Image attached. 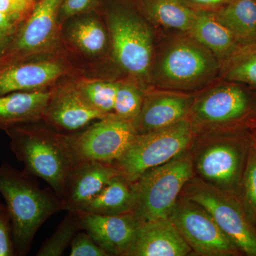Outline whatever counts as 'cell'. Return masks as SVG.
I'll list each match as a JSON object with an SVG mask.
<instances>
[{
    "label": "cell",
    "mask_w": 256,
    "mask_h": 256,
    "mask_svg": "<svg viewBox=\"0 0 256 256\" xmlns=\"http://www.w3.org/2000/svg\"><path fill=\"white\" fill-rule=\"evenodd\" d=\"M220 60L188 33L160 32L148 86L195 95L220 80Z\"/></svg>",
    "instance_id": "6da1fadb"
},
{
    "label": "cell",
    "mask_w": 256,
    "mask_h": 256,
    "mask_svg": "<svg viewBox=\"0 0 256 256\" xmlns=\"http://www.w3.org/2000/svg\"><path fill=\"white\" fill-rule=\"evenodd\" d=\"M0 193L6 202L16 256L30 252L36 232L50 217L64 210V202L52 188H42L35 176L0 165Z\"/></svg>",
    "instance_id": "7a4b0ae2"
},
{
    "label": "cell",
    "mask_w": 256,
    "mask_h": 256,
    "mask_svg": "<svg viewBox=\"0 0 256 256\" xmlns=\"http://www.w3.org/2000/svg\"><path fill=\"white\" fill-rule=\"evenodd\" d=\"M106 18L116 64L146 90L160 32L146 18L137 0H108Z\"/></svg>",
    "instance_id": "3957f363"
},
{
    "label": "cell",
    "mask_w": 256,
    "mask_h": 256,
    "mask_svg": "<svg viewBox=\"0 0 256 256\" xmlns=\"http://www.w3.org/2000/svg\"><path fill=\"white\" fill-rule=\"evenodd\" d=\"M6 131L12 152L24 164L25 171L46 182L62 200L74 168L62 134L45 128L18 126Z\"/></svg>",
    "instance_id": "277c9868"
},
{
    "label": "cell",
    "mask_w": 256,
    "mask_h": 256,
    "mask_svg": "<svg viewBox=\"0 0 256 256\" xmlns=\"http://www.w3.org/2000/svg\"><path fill=\"white\" fill-rule=\"evenodd\" d=\"M256 110V89L220 79L195 94L188 118L194 134L246 128Z\"/></svg>",
    "instance_id": "5b68a950"
},
{
    "label": "cell",
    "mask_w": 256,
    "mask_h": 256,
    "mask_svg": "<svg viewBox=\"0 0 256 256\" xmlns=\"http://www.w3.org/2000/svg\"><path fill=\"white\" fill-rule=\"evenodd\" d=\"M194 168L192 156L185 150L143 173L134 182L132 213L142 223L169 218L184 188L193 178Z\"/></svg>",
    "instance_id": "8992f818"
},
{
    "label": "cell",
    "mask_w": 256,
    "mask_h": 256,
    "mask_svg": "<svg viewBox=\"0 0 256 256\" xmlns=\"http://www.w3.org/2000/svg\"><path fill=\"white\" fill-rule=\"evenodd\" d=\"M194 136L188 118L169 127L136 134L114 164L121 174L134 182L148 170L164 164L186 150Z\"/></svg>",
    "instance_id": "52a82bcc"
},
{
    "label": "cell",
    "mask_w": 256,
    "mask_h": 256,
    "mask_svg": "<svg viewBox=\"0 0 256 256\" xmlns=\"http://www.w3.org/2000/svg\"><path fill=\"white\" fill-rule=\"evenodd\" d=\"M183 190L184 196L203 207L240 252L256 256V234L234 194L193 178Z\"/></svg>",
    "instance_id": "ba28073f"
},
{
    "label": "cell",
    "mask_w": 256,
    "mask_h": 256,
    "mask_svg": "<svg viewBox=\"0 0 256 256\" xmlns=\"http://www.w3.org/2000/svg\"><path fill=\"white\" fill-rule=\"evenodd\" d=\"M136 133L132 121L108 116L78 134H62L74 166L86 162L114 164Z\"/></svg>",
    "instance_id": "9c48e42d"
},
{
    "label": "cell",
    "mask_w": 256,
    "mask_h": 256,
    "mask_svg": "<svg viewBox=\"0 0 256 256\" xmlns=\"http://www.w3.org/2000/svg\"><path fill=\"white\" fill-rule=\"evenodd\" d=\"M237 129L198 133L203 146L198 148L194 159L192 158L194 168L202 180L232 194L238 185L242 162V150L234 137Z\"/></svg>",
    "instance_id": "30bf717a"
},
{
    "label": "cell",
    "mask_w": 256,
    "mask_h": 256,
    "mask_svg": "<svg viewBox=\"0 0 256 256\" xmlns=\"http://www.w3.org/2000/svg\"><path fill=\"white\" fill-rule=\"evenodd\" d=\"M169 218L198 255H238L240 250L203 207L184 196L178 198Z\"/></svg>",
    "instance_id": "8fae6325"
},
{
    "label": "cell",
    "mask_w": 256,
    "mask_h": 256,
    "mask_svg": "<svg viewBox=\"0 0 256 256\" xmlns=\"http://www.w3.org/2000/svg\"><path fill=\"white\" fill-rule=\"evenodd\" d=\"M76 212L82 230L86 232L108 256L129 255L142 224L132 212L116 216Z\"/></svg>",
    "instance_id": "7c38bea8"
},
{
    "label": "cell",
    "mask_w": 256,
    "mask_h": 256,
    "mask_svg": "<svg viewBox=\"0 0 256 256\" xmlns=\"http://www.w3.org/2000/svg\"><path fill=\"white\" fill-rule=\"evenodd\" d=\"M194 96L152 88L146 89L141 110L132 120L136 133L158 130L186 118Z\"/></svg>",
    "instance_id": "4fadbf2b"
},
{
    "label": "cell",
    "mask_w": 256,
    "mask_h": 256,
    "mask_svg": "<svg viewBox=\"0 0 256 256\" xmlns=\"http://www.w3.org/2000/svg\"><path fill=\"white\" fill-rule=\"evenodd\" d=\"M122 174L114 164L86 162L74 166L69 173L63 201L64 210H82L117 175Z\"/></svg>",
    "instance_id": "5bb4252c"
},
{
    "label": "cell",
    "mask_w": 256,
    "mask_h": 256,
    "mask_svg": "<svg viewBox=\"0 0 256 256\" xmlns=\"http://www.w3.org/2000/svg\"><path fill=\"white\" fill-rule=\"evenodd\" d=\"M106 117L86 100L79 89L74 88L52 94L43 116L52 126L66 132L79 130Z\"/></svg>",
    "instance_id": "9a60e30c"
},
{
    "label": "cell",
    "mask_w": 256,
    "mask_h": 256,
    "mask_svg": "<svg viewBox=\"0 0 256 256\" xmlns=\"http://www.w3.org/2000/svg\"><path fill=\"white\" fill-rule=\"evenodd\" d=\"M192 248L171 220L142 222L128 256H185Z\"/></svg>",
    "instance_id": "2e32d148"
},
{
    "label": "cell",
    "mask_w": 256,
    "mask_h": 256,
    "mask_svg": "<svg viewBox=\"0 0 256 256\" xmlns=\"http://www.w3.org/2000/svg\"><path fill=\"white\" fill-rule=\"evenodd\" d=\"M62 73V66L53 62H34L12 67L0 74V96L41 90Z\"/></svg>",
    "instance_id": "e0dca14e"
},
{
    "label": "cell",
    "mask_w": 256,
    "mask_h": 256,
    "mask_svg": "<svg viewBox=\"0 0 256 256\" xmlns=\"http://www.w3.org/2000/svg\"><path fill=\"white\" fill-rule=\"evenodd\" d=\"M52 96L50 92L42 90L0 96V129L8 130L42 118Z\"/></svg>",
    "instance_id": "ac0fdd59"
},
{
    "label": "cell",
    "mask_w": 256,
    "mask_h": 256,
    "mask_svg": "<svg viewBox=\"0 0 256 256\" xmlns=\"http://www.w3.org/2000/svg\"><path fill=\"white\" fill-rule=\"evenodd\" d=\"M223 64L244 47L213 12H198L188 32Z\"/></svg>",
    "instance_id": "d6986e66"
},
{
    "label": "cell",
    "mask_w": 256,
    "mask_h": 256,
    "mask_svg": "<svg viewBox=\"0 0 256 256\" xmlns=\"http://www.w3.org/2000/svg\"><path fill=\"white\" fill-rule=\"evenodd\" d=\"M140 8L156 30L188 33L198 12L182 0H137Z\"/></svg>",
    "instance_id": "ffe728a7"
},
{
    "label": "cell",
    "mask_w": 256,
    "mask_h": 256,
    "mask_svg": "<svg viewBox=\"0 0 256 256\" xmlns=\"http://www.w3.org/2000/svg\"><path fill=\"white\" fill-rule=\"evenodd\" d=\"M63 0H40L35 5L18 41L20 48L38 50L50 41Z\"/></svg>",
    "instance_id": "44dd1931"
},
{
    "label": "cell",
    "mask_w": 256,
    "mask_h": 256,
    "mask_svg": "<svg viewBox=\"0 0 256 256\" xmlns=\"http://www.w3.org/2000/svg\"><path fill=\"white\" fill-rule=\"evenodd\" d=\"M136 204L134 182L117 175L82 210L99 215L116 216L132 212Z\"/></svg>",
    "instance_id": "7402d4cb"
},
{
    "label": "cell",
    "mask_w": 256,
    "mask_h": 256,
    "mask_svg": "<svg viewBox=\"0 0 256 256\" xmlns=\"http://www.w3.org/2000/svg\"><path fill=\"white\" fill-rule=\"evenodd\" d=\"M214 14L242 46L256 44V0H230Z\"/></svg>",
    "instance_id": "603a6c76"
},
{
    "label": "cell",
    "mask_w": 256,
    "mask_h": 256,
    "mask_svg": "<svg viewBox=\"0 0 256 256\" xmlns=\"http://www.w3.org/2000/svg\"><path fill=\"white\" fill-rule=\"evenodd\" d=\"M220 79L256 89V45L242 47L222 64Z\"/></svg>",
    "instance_id": "cb8c5ba5"
},
{
    "label": "cell",
    "mask_w": 256,
    "mask_h": 256,
    "mask_svg": "<svg viewBox=\"0 0 256 256\" xmlns=\"http://www.w3.org/2000/svg\"><path fill=\"white\" fill-rule=\"evenodd\" d=\"M107 33L98 20L88 18L74 25L70 36L84 52L98 54L105 50L108 43Z\"/></svg>",
    "instance_id": "d4e9b609"
},
{
    "label": "cell",
    "mask_w": 256,
    "mask_h": 256,
    "mask_svg": "<svg viewBox=\"0 0 256 256\" xmlns=\"http://www.w3.org/2000/svg\"><path fill=\"white\" fill-rule=\"evenodd\" d=\"M82 230L76 212H68L62 222L52 234L42 244L37 256H60L70 246L79 230Z\"/></svg>",
    "instance_id": "484cf974"
},
{
    "label": "cell",
    "mask_w": 256,
    "mask_h": 256,
    "mask_svg": "<svg viewBox=\"0 0 256 256\" xmlns=\"http://www.w3.org/2000/svg\"><path fill=\"white\" fill-rule=\"evenodd\" d=\"M146 89L138 82H118L114 116L127 120H133L142 108Z\"/></svg>",
    "instance_id": "4316f807"
},
{
    "label": "cell",
    "mask_w": 256,
    "mask_h": 256,
    "mask_svg": "<svg viewBox=\"0 0 256 256\" xmlns=\"http://www.w3.org/2000/svg\"><path fill=\"white\" fill-rule=\"evenodd\" d=\"M118 82H88L79 90L86 100L96 109L108 116H114Z\"/></svg>",
    "instance_id": "83f0119b"
},
{
    "label": "cell",
    "mask_w": 256,
    "mask_h": 256,
    "mask_svg": "<svg viewBox=\"0 0 256 256\" xmlns=\"http://www.w3.org/2000/svg\"><path fill=\"white\" fill-rule=\"evenodd\" d=\"M244 198L248 210L256 218V148L252 146L249 150L248 156L244 172Z\"/></svg>",
    "instance_id": "f1b7e54d"
},
{
    "label": "cell",
    "mask_w": 256,
    "mask_h": 256,
    "mask_svg": "<svg viewBox=\"0 0 256 256\" xmlns=\"http://www.w3.org/2000/svg\"><path fill=\"white\" fill-rule=\"evenodd\" d=\"M70 256H108L86 232H78L70 244Z\"/></svg>",
    "instance_id": "f546056e"
},
{
    "label": "cell",
    "mask_w": 256,
    "mask_h": 256,
    "mask_svg": "<svg viewBox=\"0 0 256 256\" xmlns=\"http://www.w3.org/2000/svg\"><path fill=\"white\" fill-rule=\"evenodd\" d=\"M16 255L12 227L6 206L0 210V256Z\"/></svg>",
    "instance_id": "4dcf8cb0"
},
{
    "label": "cell",
    "mask_w": 256,
    "mask_h": 256,
    "mask_svg": "<svg viewBox=\"0 0 256 256\" xmlns=\"http://www.w3.org/2000/svg\"><path fill=\"white\" fill-rule=\"evenodd\" d=\"M34 0H0V12L18 21L34 8Z\"/></svg>",
    "instance_id": "1f68e13d"
},
{
    "label": "cell",
    "mask_w": 256,
    "mask_h": 256,
    "mask_svg": "<svg viewBox=\"0 0 256 256\" xmlns=\"http://www.w3.org/2000/svg\"><path fill=\"white\" fill-rule=\"evenodd\" d=\"M188 8L196 12H216L230 0H182Z\"/></svg>",
    "instance_id": "d6a6232c"
},
{
    "label": "cell",
    "mask_w": 256,
    "mask_h": 256,
    "mask_svg": "<svg viewBox=\"0 0 256 256\" xmlns=\"http://www.w3.org/2000/svg\"><path fill=\"white\" fill-rule=\"evenodd\" d=\"M95 0H63L60 5V13L63 16H74L88 10Z\"/></svg>",
    "instance_id": "836d02e7"
},
{
    "label": "cell",
    "mask_w": 256,
    "mask_h": 256,
    "mask_svg": "<svg viewBox=\"0 0 256 256\" xmlns=\"http://www.w3.org/2000/svg\"><path fill=\"white\" fill-rule=\"evenodd\" d=\"M16 22L14 18L0 12V42L10 35Z\"/></svg>",
    "instance_id": "e575fe53"
},
{
    "label": "cell",
    "mask_w": 256,
    "mask_h": 256,
    "mask_svg": "<svg viewBox=\"0 0 256 256\" xmlns=\"http://www.w3.org/2000/svg\"><path fill=\"white\" fill-rule=\"evenodd\" d=\"M247 128H250V129L256 130V110L254 114H252L248 122H247L246 126Z\"/></svg>",
    "instance_id": "d590c367"
},
{
    "label": "cell",
    "mask_w": 256,
    "mask_h": 256,
    "mask_svg": "<svg viewBox=\"0 0 256 256\" xmlns=\"http://www.w3.org/2000/svg\"><path fill=\"white\" fill-rule=\"evenodd\" d=\"M5 207L4 205L3 204H2L1 202H0V210H2Z\"/></svg>",
    "instance_id": "8d00e7d4"
},
{
    "label": "cell",
    "mask_w": 256,
    "mask_h": 256,
    "mask_svg": "<svg viewBox=\"0 0 256 256\" xmlns=\"http://www.w3.org/2000/svg\"><path fill=\"white\" fill-rule=\"evenodd\" d=\"M255 140H256V132L255 133Z\"/></svg>",
    "instance_id": "74e56055"
},
{
    "label": "cell",
    "mask_w": 256,
    "mask_h": 256,
    "mask_svg": "<svg viewBox=\"0 0 256 256\" xmlns=\"http://www.w3.org/2000/svg\"></svg>",
    "instance_id": "f35d334b"
}]
</instances>
